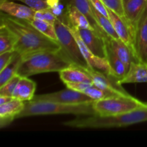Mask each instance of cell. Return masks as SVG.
I'll return each instance as SVG.
<instances>
[{"instance_id":"obj_1","label":"cell","mask_w":147,"mask_h":147,"mask_svg":"<svg viewBox=\"0 0 147 147\" xmlns=\"http://www.w3.org/2000/svg\"><path fill=\"white\" fill-rule=\"evenodd\" d=\"M0 24L9 30L17 37L14 51L21 55L23 59L42 51L59 50L60 43L49 38L26 20L16 18L1 11Z\"/></svg>"},{"instance_id":"obj_2","label":"cell","mask_w":147,"mask_h":147,"mask_svg":"<svg viewBox=\"0 0 147 147\" xmlns=\"http://www.w3.org/2000/svg\"><path fill=\"white\" fill-rule=\"evenodd\" d=\"M73 64L63 49L42 51L23 59L17 74L21 77H30L40 73H59Z\"/></svg>"},{"instance_id":"obj_3","label":"cell","mask_w":147,"mask_h":147,"mask_svg":"<svg viewBox=\"0 0 147 147\" xmlns=\"http://www.w3.org/2000/svg\"><path fill=\"white\" fill-rule=\"evenodd\" d=\"M147 121V106L125 114L100 116H88L63 122V126L76 129H112L131 126Z\"/></svg>"},{"instance_id":"obj_4","label":"cell","mask_w":147,"mask_h":147,"mask_svg":"<svg viewBox=\"0 0 147 147\" xmlns=\"http://www.w3.org/2000/svg\"><path fill=\"white\" fill-rule=\"evenodd\" d=\"M93 103L71 104L47 100H29L25 102L24 109L16 119L30 116L58 114L94 116L96 113L93 109Z\"/></svg>"},{"instance_id":"obj_5","label":"cell","mask_w":147,"mask_h":147,"mask_svg":"<svg viewBox=\"0 0 147 147\" xmlns=\"http://www.w3.org/2000/svg\"><path fill=\"white\" fill-rule=\"evenodd\" d=\"M146 106L147 103L138 100L130 94L96 100L93 103L96 115L100 116L125 114Z\"/></svg>"},{"instance_id":"obj_6","label":"cell","mask_w":147,"mask_h":147,"mask_svg":"<svg viewBox=\"0 0 147 147\" xmlns=\"http://www.w3.org/2000/svg\"><path fill=\"white\" fill-rule=\"evenodd\" d=\"M54 25L55 27L58 42L61 45L63 51L73 63V65L83 67L89 66L80 51V47L76 38L70 32L65 23L60 17H57Z\"/></svg>"},{"instance_id":"obj_7","label":"cell","mask_w":147,"mask_h":147,"mask_svg":"<svg viewBox=\"0 0 147 147\" xmlns=\"http://www.w3.org/2000/svg\"><path fill=\"white\" fill-rule=\"evenodd\" d=\"M60 17L67 25L68 27L69 30L70 32L72 33L74 37L76 38V41H77L79 47H80V51H81L82 54H83V57H85L86 60L87 61L88 64L90 67H94V68L97 69V70L103 71L104 73H107V74H111V68L109 66V63L107 61V59L106 57H100L98 56H96V55L93 54L91 51L88 49V47L86 45L83 41L82 40L81 37L79 35L78 32V29L76 26L73 25L70 20L67 18V16L66 14V12L63 13L62 16Z\"/></svg>"},{"instance_id":"obj_8","label":"cell","mask_w":147,"mask_h":147,"mask_svg":"<svg viewBox=\"0 0 147 147\" xmlns=\"http://www.w3.org/2000/svg\"><path fill=\"white\" fill-rule=\"evenodd\" d=\"M73 65L82 69L83 71L87 73L91 78L93 84L97 87L103 90L118 93L119 95H129V93H128L122 87V85L119 83V80L114 76L107 74L104 72L100 71L90 66L83 67V66L75 65Z\"/></svg>"},{"instance_id":"obj_9","label":"cell","mask_w":147,"mask_h":147,"mask_svg":"<svg viewBox=\"0 0 147 147\" xmlns=\"http://www.w3.org/2000/svg\"><path fill=\"white\" fill-rule=\"evenodd\" d=\"M32 100H47V101L74 104V103H92L95 100L82 92L76 91L67 88L65 90H62L55 93L36 95L33 98Z\"/></svg>"},{"instance_id":"obj_10","label":"cell","mask_w":147,"mask_h":147,"mask_svg":"<svg viewBox=\"0 0 147 147\" xmlns=\"http://www.w3.org/2000/svg\"><path fill=\"white\" fill-rule=\"evenodd\" d=\"M134 41L136 60L147 63V7L135 30Z\"/></svg>"},{"instance_id":"obj_11","label":"cell","mask_w":147,"mask_h":147,"mask_svg":"<svg viewBox=\"0 0 147 147\" xmlns=\"http://www.w3.org/2000/svg\"><path fill=\"white\" fill-rule=\"evenodd\" d=\"M107 9L108 13H109V20L111 22L118 36L120 38V40H121L131 50L135 60L137 61L136 59V55H135L134 35L129 23L127 22L126 20H123V18L119 17V15H117L116 13L112 11L111 10L109 9Z\"/></svg>"},{"instance_id":"obj_12","label":"cell","mask_w":147,"mask_h":147,"mask_svg":"<svg viewBox=\"0 0 147 147\" xmlns=\"http://www.w3.org/2000/svg\"><path fill=\"white\" fill-rule=\"evenodd\" d=\"M124 15L134 35L137 24L147 7V0H123Z\"/></svg>"},{"instance_id":"obj_13","label":"cell","mask_w":147,"mask_h":147,"mask_svg":"<svg viewBox=\"0 0 147 147\" xmlns=\"http://www.w3.org/2000/svg\"><path fill=\"white\" fill-rule=\"evenodd\" d=\"M79 35L83 42L88 47L89 50L96 56L105 57V42L102 37L101 32H98L95 30L78 28Z\"/></svg>"},{"instance_id":"obj_14","label":"cell","mask_w":147,"mask_h":147,"mask_svg":"<svg viewBox=\"0 0 147 147\" xmlns=\"http://www.w3.org/2000/svg\"><path fill=\"white\" fill-rule=\"evenodd\" d=\"M25 102L18 99L13 100L0 105V126L4 128L16 119L17 116L22 111Z\"/></svg>"},{"instance_id":"obj_15","label":"cell","mask_w":147,"mask_h":147,"mask_svg":"<svg viewBox=\"0 0 147 147\" xmlns=\"http://www.w3.org/2000/svg\"><path fill=\"white\" fill-rule=\"evenodd\" d=\"M0 9L1 11L9 15L28 21L34 18L36 11L29 6L17 4L8 0L0 3Z\"/></svg>"},{"instance_id":"obj_16","label":"cell","mask_w":147,"mask_h":147,"mask_svg":"<svg viewBox=\"0 0 147 147\" xmlns=\"http://www.w3.org/2000/svg\"><path fill=\"white\" fill-rule=\"evenodd\" d=\"M102 37L107 42L116 55L129 67L131 63L135 60L134 55L129 47L120 39H114L108 35L104 31L102 32Z\"/></svg>"},{"instance_id":"obj_17","label":"cell","mask_w":147,"mask_h":147,"mask_svg":"<svg viewBox=\"0 0 147 147\" xmlns=\"http://www.w3.org/2000/svg\"><path fill=\"white\" fill-rule=\"evenodd\" d=\"M120 84L147 83V63L132 61L126 76L119 80Z\"/></svg>"},{"instance_id":"obj_18","label":"cell","mask_w":147,"mask_h":147,"mask_svg":"<svg viewBox=\"0 0 147 147\" xmlns=\"http://www.w3.org/2000/svg\"><path fill=\"white\" fill-rule=\"evenodd\" d=\"M105 42V53L106 57L111 68V74L116 78L120 80L124 78L129 70V67L118 57L116 53L112 50L107 42L103 39Z\"/></svg>"},{"instance_id":"obj_19","label":"cell","mask_w":147,"mask_h":147,"mask_svg":"<svg viewBox=\"0 0 147 147\" xmlns=\"http://www.w3.org/2000/svg\"><path fill=\"white\" fill-rule=\"evenodd\" d=\"M28 78L20 77L13 92L12 97L14 98L26 102L32 100L34 97L36 83Z\"/></svg>"},{"instance_id":"obj_20","label":"cell","mask_w":147,"mask_h":147,"mask_svg":"<svg viewBox=\"0 0 147 147\" xmlns=\"http://www.w3.org/2000/svg\"><path fill=\"white\" fill-rule=\"evenodd\" d=\"M59 76L65 84L67 83H76V82L93 83L91 78L87 73L83 71L82 69L76 67L73 65L59 72Z\"/></svg>"},{"instance_id":"obj_21","label":"cell","mask_w":147,"mask_h":147,"mask_svg":"<svg viewBox=\"0 0 147 147\" xmlns=\"http://www.w3.org/2000/svg\"><path fill=\"white\" fill-rule=\"evenodd\" d=\"M65 12L70 22L76 27L80 29L94 30L87 17L70 3L67 5Z\"/></svg>"},{"instance_id":"obj_22","label":"cell","mask_w":147,"mask_h":147,"mask_svg":"<svg viewBox=\"0 0 147 147\" xmlns=\"http://www.w3.org/2000/svg\"><path fill=\"white\" fill-rule=\"evenodd\" d=\"M22 62V57L21 55L15 51L10 63L3 70H0V87L5 84L14 76L17 75V71Z\"/></svg>"},{"instance_id":"obj_23","label":"cell","mask_w":147,"mask_h":147,"mask_svg":"<svg viewBox=\"0 0 147 147\" xmlns=\"http://www.w3.org/2000/svg\"><path fill=\"white\" fill-rule=\"evenodd\" d=\"M70 4L75 6L79 11H81L87 17L95 30L100 33L103 31V30L99 27L98 23L96 22L93 11V7L89 0H70Z\"/></svg>"},{"instance_id":"obj_24","label":"cell","mask_w":147,"mask_h":147,"mask_svg":"<svg viewBox=\"0 0 147 147\" xmlns=\"http://www.w3.org/2000/svg\"><path fill=\"white\" fill-rule=\"evenodd\" d=\"M17 42L16 36L5 26L0 24V53L14 50Z\"/></svg>"},{"instance_id":"obj_25","label":"cell","mask_w":147,"mask_h":147,"mask_svg":"<svg viewBox=\"0 0 147 147\" xmlns=\"http://www.w3.org/2000/svg\"><path fill=\"white\" fill-rule=\"evenodd\" d=\"M29 22L31 23L32 25L34 26L39 31L41 32L43 34L48 37L49 38L55 40V41L58 42L54 24H52V23L48 22L45 21V20L36 18H34L33 20H30Z\"/></svg>"},{"instance_id":"obj_26","label":"cell","mask_w":147,"mask_h":147,"mask_svg":"<svg viewBox=\"0 0 147 147\" xmlns=\"http://www.w3.org/2000/svg\"><path fill=\"white\" fill-rule=\"evenodd\" d=\"M93 7V6H92ZM93 11L94 14L95 19L96 20V22L99 25V27L110 37H113L114 39H120L112 24L111 22L109 20V18L105 17L102 14H100L99 11H98L96 9L93 7Z\"/></svg>"},{"instance_id":"obj_27","label":"cell","mask_w":147,"mask_h":147,"mask_svg":"<svg viewBox=\"0 0 147 147\" xmlns=\"http://www.w3.org/2000/svg\"><path fill=\"white\" fill-rule=\"evenodd\" d=\"M83 93L88 96L89 97L91 98L92 99L95 100L113 97V96H122V95H119L118 93H113V92L103 90V89L97 87L94 84H92L90 86H88L87 88L83 90Z\"/></svg>"},{"instance_id":"obj_28","label":"cell","mask_w":147,"mask_h":147,"mask_svg":"<svg viewBox=\"0 0 147 147\" xmlns=\"http://www.w3.org/2000/svg\"><path fill=\"white\" fill-rule=\"evenodd\" d=\"M107 9L111 10L117 15L126 20L124 15L123 0H102Z\"/></svg>"},{"instance_id":"obj_29","label":"cell","mask_w":147,"mask_h":147,"mask_svg":"<svg viewBox=\"0 0 147 147\" xmlns=\"http://www.w3.org/2000/svg\"><path fill=\"white\" fill-rule=\"evenodd\" d=\"M21 76H19L18 74L16 75L15 76L10 79L9 81L2 86L0 87V95L1 96H11L12 97L13 92L15 89L16 86L18 83Z\"/></svg>"},{"instance_id":"obj_30","label":"cell","mask_w":147,"mask_h":147,"mask_svg":"<svg viewBox=\"0 0 147 147\" xmlns=\"http://www.w3.org/2000/svg\"><path fill=\"white\" fill-rule=\"evenodd\" d=\"M57 17V16L52 11L50 8L43 9L36 11L35 14H34V18L45 20L52 24H55Z\"/></svg>"},{"instance_id":"obj_31","label":"cell","mask_w":147,"mask_h":147,"mask_svg":"<svg viewBox=\"0 0 147 147\" xmlns=\"http://www.w3.org/2000/svg\"><path fill=\"white\" fill-rule=\"evenodd\" d=\"M4 1H7V0H0V3ZM17 1L23 2L35 11L43 9L50 8L49 0H17Z\"/></svg>"},{"instance_id":"obj_32","label":"cell","mask_w":147,"mask_h":147,"mask_svg":"<svg viewBox=\"0 0 147 147\" xmlns=\"http://www.w3.org/2000/svg\"><path fill=\"white\" fill-rule=\"evenodd\" d=\"M14 53H15L14 50L0 53V70H3L10 63Z\"/></svg>"},{"instance_id":"obj_33","label":"cell","mask_w":147,"mask_h":147,"mask_svg":"<svg viewBox=\"0 0 147 147\" xmlns=\"http://www.w3.org/2000/svg\"><path fill=\"white\" fill-rule=\"evenodd\" d=\"M90 3L94 9H96L98 11L104 15L105 17L109 18V13H108L107 7L105 6L102 0H89Z\"/></svg>"},{"instance_id":"obj_34","label":"cell","mask_w":147,"mask_h":147,"mask_svg":"<svg viewBox=\"0 0 147 147\" xmlns=\"http://www.w3.org/2000/svg\"><path fill=\"white\" fill-rule=\"evenodd\" d=\"M92 84H93V83H85V82H76V83H65V86L67 88L83 93L85 89L87 88L88 86H90Z\"/></svg>"},{"instance_id":"obj_35","label":"cell","mask_w":147,"mask_h":147,"mask_svg":"<svg viewBox=\"0 0 147 147\" xmlns=\"http://www.w3.org/2000/svg\"><path fill=\"white\" fill-rule=\"evenodd\" d=\"M13 99H14V98L11 97V96H1V95H0V105L4 104V103L10 101V100H13Z\"/></svg>"}]
</instances>
